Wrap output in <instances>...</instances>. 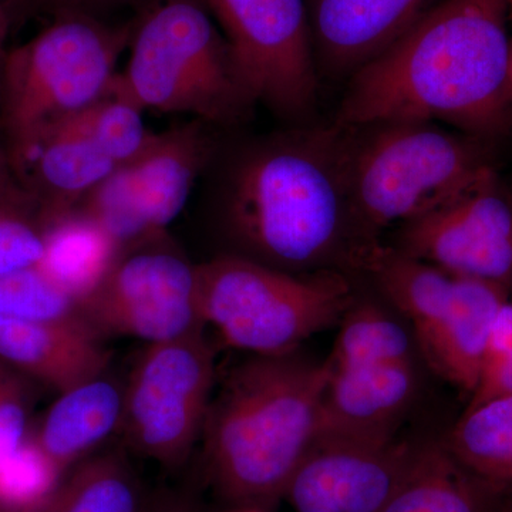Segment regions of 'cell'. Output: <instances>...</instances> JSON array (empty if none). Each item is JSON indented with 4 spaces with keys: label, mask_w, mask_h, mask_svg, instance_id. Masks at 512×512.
Masks as SVG:
<instances>
[{
    "label": "cell",
    "mask_w": 512,
    "mask_h": 512,
    "mask_svg": "<svg viewBox=\"0 0 512 512\" xmlns=\"http://www.w3.org/2000/svg\"><path fill=\"white\" fill-rule=\"evenodd\" d=\"M146 511L130 464L119 451H109L77 464L45 512Z\"/></svg>",
    "instance_id": "cell-23"
},
{
    "label": "cell",
    "mask_w": 512,
    "mask_h": 512,
    "mask_svg": "<svg viewBox=\"0 0 512 512\" xmlns=\"http://www.w3.org/2000/svg\"><path fill=\"white\" fill-rule=\"evenodd\" d=\"M508 86H510V92L512 94V42L510 50V60H508Z\"/></svg>",
    "instance_id": "cell-37"
},
{
    "label": "cell",
    "mask_w": 512,
    "mask_h": 512,
    "mask_svg": "<svg viewBox=\"0 0 512 512\" xmlns=\"http://www.w3.org/2000/svg\"><path fill=\"white\" fill-rule=\"evenodd\" d=\"M256 104L285 119L315 106L318 64L306 0H201Z\"/></svg>",
    "instance_id": "cell-9"
},
{
    "label": "cell",
    "mask_w": 512,
    "mask_h": 512,
    "mask_svg": "<svg viewBox=\"0 0 512 512\" xmlns=\"http://www.w3.org/2000/svg\"><path fill=\"white\" fill-rule=\"evenodd\" d=\"M431 0H306L316 64L355 73L402 36Z\"/></svg>",
    "instance_id": "cell-14"
},
{
    "label": "cell",
    "mask_w": 512,
    "mask_h": 512,
    "mask_svg": "<svg viewBox=\"0 0 512 512\" xmlns=\"http://www.w3.org/2000/svg\"><path fill=\"white\" fill-rule=\"evenodd\" d=\"M64 474L29 431L13 453L0 458V510L45 512Z\"/></svg>",
    "instance_id": "cell-28"
},
{
    "label": "cell",
    "mask_w": 512,
    "mask_h": 512,
    "mask_svg": "<svg viewBox=\"0 0 512 512\" xmlns=\"http://www.w3.org/2000/svg\"><path fill=\"white\" fill-rule=\"evenodd\" d=\"M123 248L82 208L47 218L45 251L39 266L82 305L106 281Z\"/></svg>",
    "instance_id": "cell-21"
},
{
    "label": "cell",
    "mask_w": 512,
    "mask_h": 512,
    "mask_svg": "<svg viewBox=\"0 0 512 512\" xmlns=\"http://www.w3.org/2000/svg\"><path fill=\"white\" fill-rule=\"evenodd\" d=\"M144 113L113 83L106 96L72 120L104 156L120 167L131 163L153 136L144 123Z\"/></svg>",
    "instance_id": "cell-25"
},
{
    "label": "cell",
    "mask_w": 512,
    "mask_h": 512,
    "mask_svg": "<svg viewBox=\"0 0 512 512\" xmlns=\"http://www.w3.org/2000/svg\"><path fill=\"white\" fill-rule=\"evenodd\" d=\"M355 302L342 272L292 274L239 254L197 264V303L205 328L251 356L298 352L339 325Z\"/></svg>",
    "instance_id": "cell-6"
},
{
    "label": "cell",
    "mask_w": 512,
    "mask_h": 512,
    "mask_svg": "<svg viewBox=\"0 0 512 512\" xmlns=\"http://www.w3.org/2000/svg\"><path fill=\"white\" fill-rule=\"evenodd\" d=\"M80 311L100 338L126 336L146 345L207 329L198 312L197 265L163 238L124 252Z\"/></svg>",
    "instance_id": "cell-10"
},
{
    "label": "cell",
    "mask_w": 512,
    "mask_h": 512,
    "mask_svg": "<svg viewBox=\"0 0 512 512\" xmlns=\"http://www.w3.org/2000/svg\"><path fill=\"white\" fill-rule=\"evenodd\" d=\"M46 222L42 205L19 178L0 188V276L40 264Z\"/></svg>",
    "instance_id": "cell-26"
},
{
    "label": "cell",
    "mask_w": 512,
    "mask_h": 512,
    "mask_svg": "<svg viewBox=\"0 0 512 512\" xmlns=\"http://www.w3.org/2000/svg\"><path fill=\"white\" fill-rule=\"evenodd\" d=\"M0 316L26 322H84L80 303L39 266L0 276Z\"/></svg>",
    "instance_id": "cell-29"
},
{
    "label": "cell",
    "mask_w": 512,
    "mask_h": 512,
    "mask_svg": "<svg viewBox=\"0 0 512 512\" xmlns=\"http://www.w3.org/2000/svg\"><path fill=\"white\" fill-rule=\"evenodd\" d=\"M393 248L512 293V194L490 171L443 207L402 225Z\"/></svg>",
    "instance_id": "cell-11"
},
{
    "label": "cell",
    "mask_w": 512,
    "mask_h": 512,
    "mask_svg": "<svg viewBox=\"0 0 512 512\" xmlns=\"http://www.w3.org/2000/svg\"><path fill=\"white\" fill-rule=\"evenodd\" d=\"M419 441L318 439L284 498L295 512H379L400 484Z\"/></svg>",
    "instance_id": "cell-12"
},
{
    "label": "cell",
    "mask_w": 512,
    "mask_h": 512,
    "mask_svg": "<svg viewBox=\"0 0 512 512\" xmlns=\"http://www.w3.org/2000/svg\"><path fill=\"white\" fill-rule=\"evenodd\" d=\"M29 377L0 362V458L9 456L28 437Z\"/></svg>",
    "instance_id": "cell-31"
},
{
    "label": "cell",
    "mask_w": 512,
    "mask_h": 512,
    "mask_svg": "<svg viewBox=\"0 0 512 512\" xmlns=\"http://www.w3.org/2000/svg\"><path fill=\"white\" fill-rule=\"evenodd\" d=\"M440 441L471 474L511 493L512 396L466 407Z\"/></svg>",
    "instance_id": "cell-22"
},
{
    "label": "cell",
    "mask_w": 512,
    "mask_h": 512,
    "mask_svg": "<svg viewBox=\"0 0 512 512\" xmlns=\"http://www.w3.org/2000/svg\"><path fill=\"white\" fill-rule=\"evenodd\" d=\"M500 512H512V491L505 497L503 505H501Z\"/></svg>",
    "instance_id": "cell-36"
},
{
    "label": "cell",
    "mask_w": 512,
    "mask_h": 512,
    "mask_svg": "<svg viewBox=\"0 0 512 512\" xmlns=\"http://www.w3.org/2000/svg\"><path fill=\"white\" fill-rule=\"evenodd\" d=\"M117 89L144 111L237 126L256 101L201 0H148L133 19Z\"/></svg>",
    "instance_id": "cell-4"
},
{
    "label": "cell",
    "mask_w": 512,
    "mask_h": 512,
    "mask_svg": "<svg viewBox=\"0 0 512 512\" xmlns=\"http://www.w3.org/2000/svg\"><path fill=\"white\" fill-rule=\"evenodd\" d=\"M508 0H441L353 73L340 126L392 121L448 123L503 136L512 127Z\"/></svg>",
    "instance_id": "cell-2"
},
{
    "label": "cell",
    "mask_w": 512,
    "mask_h": 512,
    "mask_svg": "<svg viewBox=\"0 0 512 512\" xmlns=\"http://www.w3.org/2000/svg\"><path fill=\"white\" fill-rule=\"evenodd\" d=\"M508 13L512 16V0H508Z\"/></svg>",
    "instance_id": "cell-40"
},
{
    "label": "cell",
    "mask_w": 512,
    "mask_h": 512,
    "mask_svg": "<svg viewBox=\"0 0 512 512\" xmlns=\"http://www.w3.org/2000/svg\"><path fill=\"white\" fill-rule=\"evenodd\" d=\"M417 389L414 360L330 370L320 406L318 439H393Z\"/></svg>",
    "instance_id": "cell-13"
},
{
    "label": "cell",
    "mask_w": 512,
    "mask_h": 512,
    "mask_svg": "<svg viewBox=\"0 0 512 512\" xmlns=\"http://www.w3.org/2000/svg\"><path fill=\"white\" fill-rule=\"evenodd\" d=\"M0 512H22V511H9V510H0Z\"/></svg>",
    "instance_id": "cell-41"
},
{
    "label": "cell",
    "mask_w": 512,
    "mask_h": 512,
    "mask_svg": "<svg viewBox=\"0 0 512 512\" xmlns=\"http://www.w3.org/2000/svg\"><path fill=\"white\" fill-rule=\"evenodd\" d=\"M146 512H194L192 511V504L187 498L181 495H170V497L163 498L154 504L150 510Z\"/></svg>",
    "instance_id": "cell-33"
},
{
    "label": "cell",
    "mask_w": 512,
    "mask_h": 512,
    "mask_svg": "<svg viewBox=\"0 0 512 512\" xmlns=\"http://www.w3.org/2000/svg\"><path fill=\"white\" fill-rule=\"evenodd\" d=\"M508 494L458 464L440 439L426 440L379 512H500Z\"/></svg>",
    "instance_id": "cell-20"
},
{
    "label": "cell",
    "mask_w": 512,
    "mask_h": 512,
    "mask_svg": "<svg viewBox=\"0 0 512 512\" xmlns=\"http://www.w3.org/2000/svg\"><path fill=\"white\" fill-rule=\"evenodd\" d=\"M119 242L124 252L164 238L151 228L128 165H120L86 198L80 207Z\"/></svg>",
    "instance_id": "cell-27"
},
{
    "label": "cell",
    "mask_w": 512,
    "mask_h": 512,
    "mask_svg": "<svg viewBox=\"0 0 512 512\" xmlns=\"http://www.w3.org/2000/svg\"><path fill=\"white\" fill-rule=\"evenodd\" d=\"M123 400L124 383L104 373L59 393L30 433L64 471L70 470L120 433Z\"/></svg>",
    "instance_id": "cell-19"
},
{
    "label": "cell",
    "mask_w": 512,
    "mask_h": 512,
    "mask_svg": "<svg viewBox=\"0 0 512 512\" xmlns=\"http://www.w3.org/2000/svg\"><path fill=\"white\" fill-rule=\"evenodd\" d=\"M18 3H22V5L25 6H33V8H36L37 3H39V0H16Z\"/></svg>",
    "instance_id": "cell-38"
},
{
    "label": "cell",
    "mask_w": 512,
    "mask_h": 512,
    "mask_svg": "<svg viewBox=\"0 0 512 512\" xmlns=\"http://www.w3.org/2000/svg\"><path fill=\"white\" fill-rule=\"evenodd\" d=\"M501 396H512L511 299L501 306L494 320L480 379L471 393L467 407L477 406Z\"/></svg>",
    "instance_id": "cell-30"
},
{
    "label": "cell",
    "mask_w": 512,
    "mask_h": 512,
    "mask_svg": "<svg viewBox=\"0 0 512 512\" xmlns=\"http://www.w3.org/2000/svg\"><path fill=\"white\" fill-rule=\"evenodd\" d=\"M211 127L192 120L153 133L143 151L127 164L151 228L160 237L184 210L192 188L215 156Z\"/></svg>",
    "instance_id": "cell-17"
},
{
    "label": "cell",
    "mask_w": 512,
    "mask_h": 512,
    "mask_svg": "<svg viewBox=\"0 0 512 512\" xmlns=\"http://www.w3.org/2000/svg\"><path fill=\"white\" fill-rule=\"evenodd\" d=\"M239 512H264L262 510H259V508H242Z\"/></svg>",
    "instance_id": "cell-39"
},
{
    "label": "cell",
    "mask_w": 512,
    "mask_h": 512,
    "mask_svg": "<svg viewBox=\"0 0 512 512\" xmlns=\"http://www.w3.org/2000/svg\"><path fill=\"white\" fill-rule=\"evenodd\" d=\"M0 362L62 393L107 373L110 352L86 322L0 316Z\"/></svg>",
    "instance_id": "cell-16"
},
{
    "label": "cell",
    "mask_w": 512,
    "mask_h": 512,
    "mask_svg": "<svg viewBox=\"0 0 512 512\" xmlns=\"http://www.w3.org/2000/svg\"><path fill=\"white\" fill-rule=\"evenodd\" d=\"M116 168L72 119L47 131L13 165L20 183L40 202L47 218L79 208Z\"/></svg>",
    "instance_id": "cell-18"
},
{
    "label": "cell",
    "mask_w": 512,
    "mask_h": 512,
    "mask_svg": "<svg viewBox=\"0 0 512 512\" xmlns=\"http://www.w3.org/2000/svg\"><path fill=\"white\" fill-rule=\"evenodd\" d=\"M326 360L301 353L251 356L224 376L212 396L201 440L214 490L241 508L282 500L318 439L328 386Z\"/></svg>",
    "instance_id": "cell-3"
},
{
    "label": "cell",
    "mask_w": 512,
    "mask_h": 512,
    "mask_svg": "<svg viewBox=\"0 0 512 512\" xmlns=\"http://www.w3.org/2000/svg\"><path fill=\"white\" fill-rule=\"evenodd\" d=\"M217 384L205 330L144 346L124 382L120 436L138 456L183 466L201 440Z\"/></svg>",
    "instance_id": "cell-8"
},
{
    "label": "cell",
    "mask_w": 512,
    "mask_h": 512,
    "mask_svg": "<svg viewBox=\"0 0 512 512\" xmlns=\"http://www.w3.org/2000/svg\"><path fill=\"white\" fill-rule=\"evenodd\" d=\"M9 16L6 9L0 5V73H2L3 62H5L6 53V40L9 35Z\"/></svg>",
    "instance_id": "cell-35"
},
{
    "label": "cell",
    "mask_w": 512,
    "mask_h": 512,
    "mask_svg": "<svg viewBox=\"0 0 512 512\" xmlns=\"http://www.w3.org/2000/svg\"><path fill=\"white\" fill-rule=\"evenodd\" d=\"M126 2L128 0H39L36 8L49 13L53 18L66 13H82L100 18L101 13Z\"/></svg>",
    "instance_id": "cell-32"
},
{
    "label": "cell",
    "mask_w": 512,
    "mask_h": 512,
    "mask_svg": "<svg viewBox=\"0 0 512 512\" xmlns=\"http://www.w3.org/2000/svg\"><path fill=\"white\" fill-rule=\"evenodd\" d=\"M15 170H13L12 163H10L8 151L3 146H0V188L3 185L9 184L10 181L16 180Z\"/></svg>",
    "instance_id": "cell-34"
},
{
    "label": "cell",
    "mask_w": 512,
    "mask_h": 512,
    "mask_svg": "<svg viewBox=\"0 0 512 512\" xmlns=\"http://www.w3.org/2000/svg\"><path fill=\"white\" fill-rule=\"evenodd\" d=\"M131 32L133 20L111 25L66 13L8 50L0 73V128L12 167L47 131L110 92Z\"/></svg>",
    "instance_id": "cell-5"
},
{
    "label": "cell",
    "mask_w": 512,
    "mask_h": 512,
    "mask_svg": "<svg viewBox=\"0 0 512 512\" xmlns=\"http://www.w3.org/2000/svg\"><path fill=\"white\" fill-rule=\"evenodd\" d=\"M510 296L501 286L458 276L443 312L413 333L427 365L468 396L480 379L494 320Z\"/></svg>",
    "instance_id": "cell-15"
},
{
    "label": "cell",
    "mask_w": 512,
    "mask_h": 512,
    "mask_svg": "<svg viewBox=\"0 0 512 512\" xmlns=\"http://www.w3.org/2000/svg\"><path fill=\"white\" fill-rule=\"evenodd\" d=\"M490 141L429 121H392L355 138L350 190L363 232L424 217L495 170Z\"/></svg>",
    "instance_id": "cell-7"
},
{
    "label": "cell",
    "mask_w": 512,
    "mask_h": 512,
    "mask_svg": "<svg viewBox=\"0 0 512 512\" xmlns=\"http://www.w3.org/2000/svg\"><path fill=\"white\" fill-rule=\"evenodd\" d=\"M414 336L399 320L372 302H353L339 322L330 370L414 360Z\"/></svg>",
    "instance_id": "cell-24"
},
{
    "label": "cell",
    "mask_w": 512,
    "mask_h": 512,
    "mask_svg": "<svg viewBox=\"0 0 512 512\" xmlns=\"http://www.w3.org/2000/svg\"><path fill=\"white\" fill-rule=\"evenodd\" d=\"M352 128L268 138L232 165L222 225L237 254L292 274L363 271L380 241L357 222L350 190Z\"/></svg>",
    "instance_id": "cell-1"
}]
</instances>
